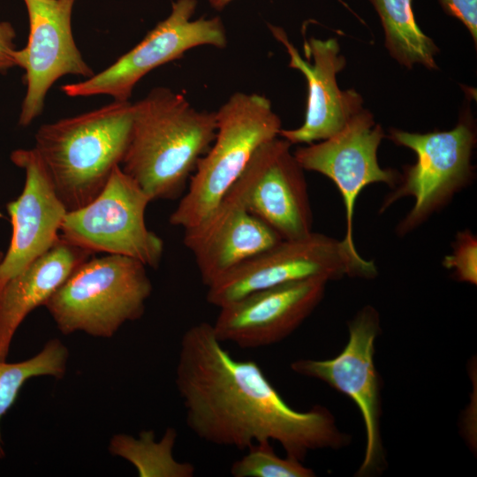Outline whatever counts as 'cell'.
<instances>
[{
  "label": "cell",
  "instance_id": "1",
  "mask_svg": "<svg viewBox=\"0 0 477 477\" xmlns=\"http://www.w3.org/2000/svg\"><path fill=\"white\" fill-rule=\"evenodd\" d=\"M175 382L187 427L207 443L246 450L276 441L286 457L301 462L311 450L348 443L329 410L289 406L261 367L232 358L208 322L191 326L182 336Z\"/></svg>",
  "mask_w": 477,
  "mask_h": 477
},
{
  "label": "cell",
  "instance_id": "2",
  "mask_svg": "<svg viewBox=\"0 0 477 477\" xmlns=\"http://www.w3.org/2000/svg\"><path fill=\"white\" fill-rule=\"evenodd\" d=\"M133 105L120 167L151 201L176 199L215 139L216 113L197 110L183 95L163 87Z\"/></svg>",
  "mask_w": 477,
  "mask_h": 477
},
{
  "label": "cell",
  "instance_id": "3",
  "mask_svg": "<svg viewBox=\"0 0 477 477\" xmlns=\"http://www.w3.org/2000/svg\"><path fill=\"white\" fill-rule=\"evenodd\" d=\"M134 105L113 102L44 124L34 148L68 211L91 202L120 166L132 130Z\"/></svg>",
  "mask_w": 477,
  "mask_h": 477
},
{
  "label": "cell",
  "instance_id": "4",
  "mask_svg": "<svg viewBox=\"0 0 477 477\" xmlns=\"http://www.w3.org/2000/svg\"><path fill=\"white\" fill-rule=\"evenodd\" d=\"M215 113V139L198 161L187 192L170 216V223L184 230L209 216L257 149L278 137L282 129L270 101L258 94L237 92Z\"/></svg>",
  "mask_w": 477,
  "mask_h": 477
},
{
  "label": "cell",
  "instance_id": "5",
  "mask_svg": "<svg viewBox=\"0 0 477 477\" xmlns=\"http://www.w3.org/2000/svg\"><path fill=\"white\" fill-rule=\"evenodd\" d=\"M146 268L123 255L91 257L73 270L43 307L64 335L83 332L110 338L125 322L143 315L153 289Z\"/></svg>",
  "mask_w": 477,
  "mask_h": 477
},
{
  "label": "cell",
  "instance_id": "6",
  "mask_svg": "<svg viewBox=\"0 0 477 477\" xmlns=\"http://www.w3.org/2000/svg\"><path fill=\"white\" fill-rule=\"evenodd\" d=\"M377 270L342 239L312 231L276 245L237 266L208 285L207 300L222 307L252 292L267 288L322 277L373 278Z\"/></svg>",
  "mask_w": 477,
  "mask_h": 477
},
{
  "label": "cell",
  "instance_id": "7",
  "mask_svg": "<svg viewBox=\"0 0 477 477\" xmlns=\"http://www.w3.org/2000/svg\"><path fill=\"white\" fill-rule=\"evenodd\" d=\"M390 139L411 148L417 156L380 208L382 213L399 199H414L413 206L396 228L398 235L405 236L443 208L472 180L475 134L467 123L460 122L445 132L413 133L392 130Z\"/></svg>",
  "mask_w": 477,
  "mask_h": 477
},
{
  "label": "cell",
  "instance_id": "8",
  "mask_svg": "<svg viewBox=\"0 0 477 477\" xmlns=\"http://www.w3.org/2000/svg\"><path fill=\"white\" fill-rule=\"evenodd\" d=\"M150 201L117 166L91 202L67 212L60 236L93 254L123 255L156 269L162 261L163 241L146 225L145 212Z\"/></svg>",
  "mask_w": 477,
  "mask_h": 477
},
{
  "label": "cell",
  "instance_id": "9",
  "mask_svg": "<svg viewBox=\"0 0 477 477\" xmlns=\"http://www.w3.org/2000/svg\"><path fill=\"white\" fill-rule=\"evenodd\" d=\"M196 6L197 0H177L170 14L131 50L102 72L62 86V91L70 97L106 95L114 101H129L135 85L150 71L195 47L225 48L227 35L222 19L201 17L193 20Z\"/></svg>",
  "mask_w": 477,
  "mask_h": 477
},
{
  "label": "cell",
  "instance_id": "10",
  "mask_svg": "<svg viewBox=\"0 0 477 477\" xmlns=\"http://www.w3.org/2000/svg\"><path fill=\"white\" fill-rule=\"evenodd\" d=\"M292 144L275 138L261 145L224 197L271 227L283 239L313 231V214L304 169Z\"/></svg>",
  "mask_w": 477,
  "mask_h": 477
},
{
  "label": "cell",
  "instance_id": "11",
  "mask_svg": "<svg viewBox=\"0 0 477 477\" xmlns=\"http://www.w3.org/2000/svg\"><path fill=\"white\" fill-rule=\"evenodd\" d=\"M379 314L371 306L360 310L349 323L344 350L329 360L301 359L291 364L295 373L326 382L357 405L366 429V450L358 475L380 469L383 450L380 435V389L374 362L375 341L380 333Z\"/></svg>",
  "mask_w": 477,
  "mask_h": 477
},
{
  "label": "cell",
  "instance_id": "12",
  "mask_svg": "<svg viewBox=\"0 0 477 477\" xmlns=\"http://www.w3.org/2000/svg\"><path fill=\"white\" fill-rule=\"evenodd\" d=\"M383 137V131L375 123L372 114L360 110L333 136L293 152L304 170L319 172L337 186L345 212V234L342 240L352 250H357L353 216L359 194L374 183H383L392 189L400 177L396 170L382 169L378 163L377 149Z\"/></svg>",
  "mask_w": 477,
  "mask_h": 477
},
{
  "label": "cell",
  "instance_id": "13",
  "mask_svg": "<svg viewBox=\"0 0 477 477\" xmlns=\"http://www.w3.org/2000/svg\"><path fill=\"white\" fill-rule=\"evenodd\" d=\"M28 13L26 46L14 52L15 66L24 69L26 93L19 125L27 126L41 115L50 87L68 74L94 75L74 42L71 17L75 0H23Z\"/></svg>",
  "mask_w": 477,
  "mask_h": 477
},
{
  "label": "cell",
  "instance_id": "14",
  "mask_svg": "<svg viewBox=\"0 0 477 477\" xmlns=\"http://www.w3.org/2000/svg\"><path fill=\"white\" fill-rule=\"evenodd\" d=\"M328 280L314 277L252 292L220 308L212 324L220 342L240 348L276 344L290 336L322 301Z\"/></svg>",
  "mask_w": 477,
  "mask_h": 477
},
{
  "label": "cell",
  "instance_id": "15",
  "mask_svg": "<svg viewBox=\"0 0 477 477\" xmlns=\"http://www.w3.org/2000/svg\"><path fill=\"white\" fill-rule=\"evenodd\" d=\"M273 36L290 56L289 66L300 71L308 86L307 104L304 123L296 129H281L279 135L292 144H311L324 140L339 132L346 122L361 109V96L352 89H339L336 74L345 65L344 57L336 39L310 38L304 43L306 56L314 64L304 60L289 41L284 30L269 25Z\"/></svg>",
  "mask_w": 477,
  "mask_h": 477
},
{
  "label": "cell",
  "instance_id": "16",
  "mask_svg": "<svg viewBox=\"0 0 477 477\" xmlns=\"http://www.w3.org/2000/svg\"><path fill=\"white\" fill-rule=\"evenodd\" d=\"M11 160L26 180L19 198L7 204L12 235L0 262V287L59 240L68 212L34 148L14 150Z\"/></svg>",
  "mask_w": 477,
  "mask_h": 477
},
{
  "label": "cell",
  "instance_id": "17",
  "mask_svg": "<svg viewBox=\"0 0 477 477\" xmlns=\"http://www.w3.org/2000/svg\"><path fill=\"white\" fill-rule=\"evenodd\" d=\"M184 231V244L193 254L206 286L283 239L227 197L203 222Z\"/></svg>",
  "mask_w": 477,
  "mask_h": 477
},
{
  "label": "cell",
  "instance_id": "18",
  "mask_svg": "<svg viewBox=\"0 0 477 477\" xmlns=\"http://www.w3.org/2000/svg\"><path fill=\"white\" fill-rule=\"evenodd\" d=\"M93 254L60 236L49 251L0 287L1 360H6L13 337L26 316L44 306L73 270Z\"/></svg>",
  "mask_w": 477,
  "mask_h": 477
},
{
  "label": "cell",
  "instance_id": "19",
  "mask_svg": "<svg viewBox=\"0 0 477 477\" xmlns=\"http://www.w3.org/2000/svg\"><path fill=\"white\" fill-rule=\"evenodd\" d=\"M378 13L390 55L405 66L416 63L436 68L434 57L438 49L418 26L412 0H368Z\"/></svg>",
  "mask_w": 477,
  "mask_h": 477
},
{
  "label": "cell",
  "instance_id": "20",
  "mask_svg": "<svg viewBox=\"0 0 477 477\" xmlns=\"http://www.w3.org/2000/svg\"><path fill=\"white\" fill-rule=\"evenodd\" d=\"M177 437L172 428L166 429L159 442L153 430H143L138 437L116 434L110 440L109 451L130 462L140 477H192L194 466L173 457Z\"/></svg>",
  "mask_w": 477,
  "mask_h": 477
},
{
  "label": "cell",
  "instance_id": "21",
  "mask_svg": "<svg viewBox=\"0 0 477 477\" xmlns=\"http://www.w3.org/2000/svg\"><path fill=\"white\" fill-rule=\"evenodd\" d=\"M68 347L58 338H51L33 357L18 362L0 360V423L11 408L24 384L31 378L65 375L69 360ZM4 443L0 428V458H4Z\"/></svg>",
  "mask_w": 477,
  "mask_h": 477
},
{
  "label": "cell",
  "instance_id": "22",
  "mask_svg": "<svg viewBox=\"0 0 477 477\" xmlns=\"http://www.w3.org/2000/svg\"><path fill=\"white\" fill-rule=\"evenodd\" d=\"M246 450L247 453L231 466V474L234 477L315 476L301 461L277 456L269 441L255 443Z\"/></svg>",
  "mask_w": 477,
  "mask_h": 477
},
{
  "label": "cell",
  "instance_id": "23",
  "mask_svg": "<svg viewBox=\"0 0 477 477\" xmlns=\"http://www.w3.org/2000/svg\"><path fill=\"white\" fill-rule=\"evenodd\" d=\"M443 266L452 270L455 277L471 284L477 283V238L469 230L457 233L451 254L443 259Z\"/></svg>",
  "mask_w": 477,
  "mask_h": 477
},
{
  "label": "cell",
  "instance_id": "24",
  "mask_svg": "<svg viewBox=\"0 0 477 477\" xmlns=\"http://www.w3.org/2000/svg\"><path fill=\"white\" fill-rule=\"evenodd\" d=\"M446 13L459 19L477 40V0H439Z\"/></svg>",
  "mask_w": 477,
  "mask_h": 477
},
{
  "label": "cell",
  "instance_id": "25",
  "mask_svg": "<svg viewBox=\"0 0 477 477\" xmlns=\"http://www.w3.org/2000/svg\"><path fill=\"white\" fill-rule=\"evenodd\" d=\"M15 30L11 23L0 22V73H5L15 66Z\"/></svg>",
  "mask_w": 477,
  "mask_h": 477
},
{
  "label": "cell",
  "instance_id": "26",
  "mask_svg": "<svg viewBox=\"0 0 477 477\" xmlns=\"http://www.w3.org/2000/svg\"><path fill=\"white\" fill-rule=\"evenodd\" d=\"M233 0H208L209 4L217 11H222Z\"/></svg>",
  "mask_w": 477,
  "mask_h": 477
},
{
  "label": "cell",
  "instance_id": "27",
  "mask_svg": "<svg viewBox=\"0 0 477 477\" xmlns=\"http://www.w3.org/2000/svg\"><path fill=\"white\" fill-rule=\"evenodd\" d=\"M4 256V253H3V252L0 250V262L2 261Z\"/></svg>",
  "mask_w": 477,
  "mask_h": 477
}]
</instances>
